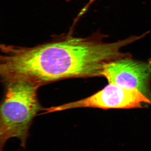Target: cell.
<instances>
[{
  "label": "cell",
  "instance_id": "7a4b0ae2",
  "mask_svg": "<svg viewBox=\"0 0 151 151\" xmlns=\"http://www.w3.org/2000/svg\"><path fill=\"white\" fill-rule=\"evenodd\" d=\"M3 83L5 92L0 109V151H4L6 143L12 138L18 139L24 148L33 120L43 109L37 97L40 86L24 79Z\"/></svg>",
  "mask_w": 151,
  "mask_h": 151
},
{
  "label": "cell",
  "instance_id": "277c9868",
  "mask_svg": "<svg viewBox=\"0 0 151 151\" xmlns=\"http://www.w3.org/2000/svg\"><path fill=\"white\" fill-rule=\"evenodd\" d=\"M99 77L106 78L109 84L136 89L151 100V59L141 61L131 55L105 63Z\"/></svg>",
  "mask_w": 151,
  "mask_h": 151
},
{
  "label": "cell",
  "instance_id": "3957f363",
  "mask_svg": "<svg viewBox=\"0 0 151 151\" xmlns=\"http://www.w3.org/2000/svg\"><path fill=\"white\" fill-rule=\"evenodd\" d=\"M151 105V100L136 89L109 84L97 93L83 99L57 106L44 108V114L77 108L103 109L142 108Z\"/></svg>",
  "mask_w": 151,
  "mask_h": 151
},
{
  "label": "cell",
  "instance_id": "6da1fadb",
  "mask_svg": "<svg viewBox=\"0 0 151 151\" xmlns=\"http://www.w3.org/2000/svg\"><path fill=\"white\" fill-rule=\"evenodd\" d=\"M98 33L87 37L70 35L35 46L1 45L0 75L3 83L24 79L40 86L69 78L99 77L105 63L128 56L121 49L129 37L103 42Z\"/></svg>",
  "mask_w": 151,
  "mask_h": 151
}]
</instances>
